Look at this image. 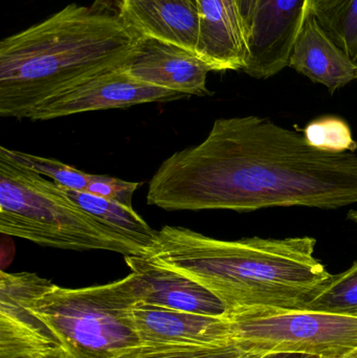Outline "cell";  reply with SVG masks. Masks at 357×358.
<instances>
[{"instance_id": "6da1fadb", "label": "cell", "mask_w": 357, "mask_h": 358, "mask_svg": "<svg viewBox=\"0 0 357 358\" xmlns=\"http://www.w3.org/2000/svg\"><path fill=\"white\" fill-rule=\"evenodd\" d=\"M147 202L166 210L344 208L357 203V155L314 148L266 117L218 119L203 143L163 161Z\"/></svg>"}, {"instance_id": "7a4b0ae2", "label": "cell", "mask_w": 357, "mask_h": 358, "mask_svg": "<svg viewBox=\"0 0 357 358\" xmlns=\"http://www.w3.org/2000/svg\"><path fill=\"white\" fill-rule=\"evenodd\" d=\"M68 4L0 43V115L29 119L44 101L127 66L144 36L119 10Z\"/></svg>"}, {"instance_id": "3957f363", "label": "cell", "mask_w": 357, "mask_h": 358, "mask_svg": "<svg viewBox=\"0 0 357 358\" xmlns=\"http://www.w3.org/2000/svg\"><path fill=\"white\" fill-rule=\"evenodd\" d=\"M312 237L228 241L163 227L145 258L215 294L228 315L252 308L302 309L331 277Z\"/></svg>"}, {"instance_id": "277c9868", "label": "cell", "mask_w": 357, "mask_h": 358, "mask_svg": "<svg viewBox=\"0 0 357 358\" xmlns=\"http://www.w3.org/2000/svg\"><path fill=\"white\" fill-rule=\"evenodd\" d=\"M0 233L46 248L109 250L146 257L147 250L82 208L60 185L0 155Z\"/></svg>"}, {"instance_id": "5b68a950", "label": "cell", "mask_w": 357, "mask_h": 358, "mask_svg": "<svg viewBox=\"0 0 357 358\" xmlns=\"http://www.w3.org/2000/svg\"><path fill=\"white\" fill-rule=\"evenodd\" d=\"M142 289L143 280L134 273L104 285H54L34 302L33 309L69 358H115L142 344L132 319Z\"/></svg>"}, {"instance_id": "8992f818", "label": "cell", "mask_w": 357, "mask_h": 358, "mask_svg": "<svg viewBox=\"0 0 357 358\" xmlns=\"http://www.w3.org/2000/svg\"><path fill=\"white\" fill-rule=\"evenodd\" d=\"M233 342L245 350L344 358L357 348V317L305 309L252 308L228 315Z\"/></svg>"}, {"instance_id": "52a82bcc", "label": "cell", "mask_w": 357, "mask_h": 358, "mask_svg": "<svg viewBox=\"0 0 357 358\" xmlns=\"http://www.w3.org/2000/svg\"><path fill=\"white\" fill-rule=\"evenodd\" d=\"M54 284L33 273H0V358H25L63 348L33 304Z\"/></svg>"}, {"instance_id": "ba28073f", "label": "cell", "mask_w": 357, "mask_h": 358, "mask_svg": "<svg viewBox=\"0 0 357 358\" xmlns=\"http://www.w3.org/2000/svg\"><path fill=\"white\" fill-rule=\"evenodd\" d=\"M127 66L102 73L52 96L38 105L29 119L48 121L57 117L105 109L127 108L147 103H163L187 98L180 92L149 85L129 75Z\"/></svg>"}, {"instance_id": "9c48e42d", "label": "cell", "mask_w": 357, "mask_h": 358, "mask_svg": "<svg viewBox=\"0 0 357 358\" xmlns=\"http://www.w3.org/2000/svg\"><path fill=\"white\" fill-rule=\"evenodd\" d=\"M312 0H258L249 29V58L243 71L268 79L289 66L293 43Z\"/></svg>"}, {"instance_id": "30bf717a", "label": "cell", "mask_w": 357, "mask_h": 358, "mask_svg": "<svg viewBox=\"0 0 357 358\" xmlns=\"http://www.w3.org/2000/svg\"><path fill=\"white\" fill-rule=\"evenodd\" d=\"M126 69L130 76L149 85L187 96L210 94L207 77L211 67L195 52L175 44L144 37Z\"/></svg>"}, {"instance_id": "8fae6325", "label": "cell", "mask_w": 357, "mask_h": 358, "mask_svg": "<svg viewBox=\"0 0 357 358\" xmlns=\"http://www.w3.org/2000/svg\"><path fill=\"white\" fill-rule=\"evenodd\" d=\"M132 319L140 343L144 344L224 346L234 343L226 317L138 304L132 310Z\"/></svg>"}, {"instance_id": "7c38bea8", "label": "cell", "mask_w": 357, "mask_h": 358, "mask_svg": "<svg viewBox=\"0 0 357 358\" xmlns=\"http://www.w3.org/2000/svg\"><path fill=\"white\" fill-rule=\"evenodd\" d=\"M198 55L212 71H243L249 58L247 27L237 0H196Z\"/></svg>"}, {"instance_id": "4fadbf2b", "label": "cell", "mask_w": 357, "mask_h": 358, "mask_svg": "<svg viewBox=\"0 0 357 358\" xmlns=\"http://www.w3.org/2000/svg\"><path fill=\"white\" fill-rule=\"evenodd\" d=\"M131 273L143 280L140 304L211 317H228L226 305L197 282L145 257L126 256Z\"/></svg>"}, {"instance_id": "5bb4252c", "label": "cell", "mask_w": 357, "mask_h": 358, "mask_svg": "<svg viewBox=\"0 0 357 358\" xmlns=\"http://www.w3.org/2000/svg\"><path fill=\"white\" fill-rule=\"evenodd\" d=\"M119 13L147 38L198 55L201 21L196 0H119Z\"/></svg>"}, {"instance_id": "9a60e30c", "label": "cell", "mask_w": 357, "mask_h": 358, "mask_svg": "<svg viewBox=\"0 0 357 358\" xmlns=\"http://www.w3.org/2000/svg\"><path fill=\"white\" fill-rule=\"evenodd\" d=\"M289 66L333 94L357 77V63L340 48L308 13L293 43Z\"/></svg>"}, {"instance_id": "2e32d148", "label": "cell", "mask_w": 357, "mask_h": 358, "mask_svg": "<svg viewBox=\"0 0 357 358\" xmlns=\"http://www.w3.org/2000/svg\"><path fill=\"white\" fill-rule=\"evenodd\" d=\"M61 187L82 208L106 223L111 229L140 244L145 250H148L156 239L157 231L153 229L133 208H128L115 200L94 195L87 191H78L62 185Z\"/></svg>"}, {"instance_id": "e0dca14e", "label": "cell", "mask_w": 357, "mask_h": 358, "mask_svg": "<svg viewBox=\"0 0 357 358\" xmlns=\"http://www.w3.org/2000/svg\"><path fill=\"white\" fill-rule=\"evenodd\" d=\"M310 10L333 41L357 63V0H312Z\"/></svg>"}, {"instance_id": "ac0fdd59", "label": "cell", "mask_w": 357, "mask_h": 358, "mask_svg": "<svg viewBox=\"0 0 357 358\" xmlns=\"http://www.w3.org/2000/svg\"><path fill=\"white\" fill-rule=\"evenodd\" d=\"M304 309L357 317V261L344 273L331 275Z\"/></svg>"}, {"instance_id": "d6986e66", "label": "cell", "mask_w": 357, "mask_h": 358, "mask_svg": "<svg viewBox=\"0 0 357 358\" xmlns=\"http://www.w3.org/2000/svg\"><path fill=\"white\" fill-rule=\"evenodd\" d=\"M0 155L15 165L52 179L54 182L68 189L86 191L90 174L75 169L67 164L54 159H46L29 153L0 147Z\"/></svg>"}, {"instance_id": "ffe728a7", "label": "cell", "mask_w": 357, "mask_h": 358, "mask_svg": "<svg viewBox=\"0 0 357 358\" xmlns=\"http://www.w3.org/2000/svg\"><path fill=\"white\" fill-rule=\"evenodd\" d=\"M245 349L238 345L192 346V345L142 344L128 349L115 358H235Z\"/></svg>"}, {"instance_id": "44dd1931", "label": "cell", "mask_w": 357, "mask_h": 358, "mask_svg": "<svg viewBox=\"0 0 357 358\" xmlns=\"http://www.w3.org/2000/svg\"><path fill=\"white\" fill-rule=\"evenodd\" d=\"M304 136L314 148L330 152H354L357 143L349 126L335 117H322L306 126Z\"/></svg>"}, {"instance_id": "7402d4cb", "label": "cell", "mask_w": 357, "mask_h": 358, "mask_svg": "<svg viewBox=\"0 0 357 358\" xmlns=\"http://www.w3.org/2000/svg\"><path fill=\"white\" fill-rule=\"evenodd\" d=\"M138 187V182H131L111 176L90 174L86 191L94 195L115 200L128 208H133L132 198Z\"/></svg>"}, {"instance_id": "603a6c76", "label": "cell", "mask_w": 357, "mask_h": 358, "mask_svg": "<svg viewBox=\"0 0 357 358\" xmlns=\"http://www.w3.org/2000/svg\"><path fill=\"white\" fill-rule=\"evenodd\" d=\"M257 1L258 0H237L239 8H240L241 14H242L243 19H245V24H247V35H249L252 23H253L254 13H255Z\"/></svg>"}, {"instance_id": "cb8c5ba5", "label": "cell", "mask_w": 357, "mask_h": 358, "mask_svg": "<svg viewBox=\"0 0 357 358\" xmlns=\"http://www.w3.org/2000/svg\"><path fill=\"white\" fill-rule=\"evenodd\" d=\"M260 358H321L314 355H302V353H268Z\"/></svg>"}, {"instance_id": "d4e9b609", "label": "cell", "mask_w": 357, "mask_h": 358, "mask_svg": "<svg viewBox=\"0 0 357 358\" xmlns=\"http://www.w3.org/2000/svg\"><path fill=\"white\" fill-rule=\"evenodd\" d=\"M25 358H69L66 351L63 348L57 349V350L50 351V352L42 353V355H34V357Z\"/></svg>"}, {"instance_id": "484cf974", "label": "cell", "mask_w": 357, "mask_h": 358, "mask_svg": "<svg viewBox=\"0 0 357 358\" xmlns=\"http://www.w3.org/2000/svg\"><path fill=\"white\" fill-rule=\"evenodd\" d=\"M261 355H257V353L249 352V351L245 350L240 355L235 358H260Z\"/></svg>"}, {"instance_id": "4316f807", "label": "cell", "mask_w": 357, "mask_h": 358, "mask_svg": "<svg viewBox=\"0 0 357 358\" xmlns=\"http://www.w3.org/2000/svg\"><path fill=\"white\" fill-rule=\"evenodd\" d=\"M348 219L351 221H354V222H357V210H351L348 214Z\"/></svg>"}, {"instance_id": "83f0119b", "label": "cell", "mask_w": 357, "mask_h": 358, "mask_svg": "<svg viewBox=\"0 0 357 358\" xmlns=\"http://www.w3.org/2000/svg\"><path fill=\"white\" fill-rule=\"evenodd\" d=\"M344 358H357V348L354 349L352 352H350L349 355H347V357H345Z\"/></svg>"}, {"instance_id": "f1b7e54d", "label": "cell", "mask_w": 357, "mask_h": 358, "mask_svg": "<svg viewBox=\"0 0 357 358\" xmlns=\"http://www.w3.org/2000/svg\"><path fill=\"white\" fill-rule=\"evenodd\" d=\"M356 80H357V77H356Z\"/></svg>"}]
</instances>
